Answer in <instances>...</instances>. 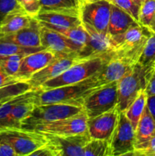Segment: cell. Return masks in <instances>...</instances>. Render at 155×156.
<instances>
[{"label": "cell", "mask_w": 155, "mask_h": 156, "mask_svg": "<svg viewBox=\"0 0 155 156\" xmlns=\"http://www.w3.org/2000/svg\"><path fill=\"white\" fill-rule=\"evenodd\" d=\"M147 29L150 30L151 33H155V15L153 18V19L150 21V24L147 26Z\"/></svg>", "instance_id": "ab89813d"}, {"label": "cell", "mask_w": 155, "mask_h": 156, "mask_svg": "<svg viewBox=\"0 0 155 156\" xmlns=\"http://www.w3.org/2000/svg\"><path fill=\"white\" fill-rule=\"evenodd\" d=\"M134 66L123 59L111 56L103 68L97 73V77L102 85L117 82Z\"/></svg>", "instance_id": "e0dca14e"}, {"label": "cell", "mask_w": 155, "mask_h": 156, "mask_svg": "<svg viewBox=\"0 0 155 156\" xmlns=\"http://www.w3.org/2000/svg\"><path fill=\"white\" fill-rule=\"evenodd\" d=\"M110 4L119 8L131 15L135 21L138 22L140 6L137 5L133 0H106ZM139 23V22H138Z\"/></svg>", "instance_id": "1f68e13d"}, {"label": "cell", "mask_w": 155, "mask_h": 156, "mask_svg": "<svg viewBox=\"0 0 155 156\" xmlns=\"http://www.w3.org/2000/svg\"><path fill=\"white\" fill-rule=\"evenodd\" d=\"M27 55L14 54L0 59V66L5 69V71L10 76H15L18 71L21 64V61L24 56Z\"/></svg>", "instance_id": "4dcf8cb0"}, {"label": "cell", "mask_w": 155, "mask_h": 156, "mask_svg": "<svg viewBox=\"0 0 155 156\" xmlns=\"http://www.w3.org/2000/svg\"><path fill=\"white\" fill-rule=\"evenodd\" d=\"M83 156H108V140L91 139L84 147Z\"/></svg>", "instance_id": "4316f807"}, {"label": "cell", "mask_w": 155, "mask_h": 156, "mask_svg": "<svg viewBox=\"0 0 155 156\" xmlns=\"http://www.w3.org/2000/svg\"><path fill=\"white\" fill-rule=\"evenodd\" d=\"M155 15V0H144L140 6L138 22L147 27Z\"/></svg>", "instance_id": "f1b7e54d"}, {"label": "cell", "mask_w": 155, "mask_h": 156, "mask_svg": "<svg viewBox=\"0 0 155 156\" xmlns=\"http://www.w3.org/2000/svg\"><path fill=\"white\" fill-rule=\"evenodd\" d=\"M40 29V23L33 17L30 24L27 27L21 29L12 34L0 37V41L12 43L25 47H42Z\"/></svg>", "instance_id": "9a60e30c"}, {"label": "cell", "mask_w": 155, "mask_h": 156, "mask_svg": "<svg viewBox=\"0 0 155 156\" xmlns=\"http://www.w3.org/2000/svg\"><path fill=\"white\" fill-rule=\"evenodd\" d=\"M155 133V120L147 105L135 129V150L144 147Z\"/></svg>", "instance_id": "d6986e66"}, {"label": "cell", "mask_w": 155, "mask_h": 156, "mask_svg": "<svg viewBox=\"0 0 155 156\" xmlns=\"http://www.w3.org/2000/svg\"><path fill=\"white\" fill-rule=\"evenodd\" d=\"M82 111H84L82 107L65 104L36 105L30 114L22 120L21 128L27 130H33L41 125L74 116Z\"/></svg>", "instance_id": "277c9868"}, {"label": "cell", "mask_w": 155, "mask_h": 156, "mask_svg": "<svg viewBox=\"0 0 155 156\" xmlns=\"http://www.w3.org/2000/svg\"><path fill=\"white\" fill-rule=\"evenodd\" d=\"M145 91L147 96L155 95V71L150 77L148 83L145 88Z\"/></svg>", "instance_id": "74e56055"}, {"label": "cell", "mask_w": 155, "mask_h": 156, "mask_svg": "<svg viewBox=\"0 0 155 156\" xmlns=\"http://www.w3.org/2000/svg\"><path fill=\"white\" fill-rule=\"evenodd\" d=\"M33 17L27 14L10 17L0 24V37L12 34L21 29L27 27Z\"/></svg>", "instance_id": "7402d4cb"}, {"label": "cell", "mask_w": 155, "mask_h": 156, "mask_svg": "<svg viewBox=\"0 0 155 156\" xmlns=\"http://www.w3.org/2000/svg\"><path fill=\"white\" fill-rule=\"evenodd\" d=\"M40 40L41 46L45 50H50L56 56L60 57H79V53L84 47L62 34L42 25L40 29Z\"/></svg>", "instance_id": "ba28073f"}, {"label": "cell", "mask_w": 155, "mask_h": 156, "mask_svg": "<svg viewBox=\"0 0 155 156\" xmlns=\"http://www.w3.org/2000/svg\"><path fill=\"white\" fill-rule=\"evenodd\" d=\"M141 25L129 14L111 4L110 17L108 25L109 37L123 33L130 27Z\"/></svg>", "instance_id": "ac0fdd59"}, {"label": "cell", "mask_w": 155, "mask_h": 156, "mask_svg": "<svg viewBox=\"0 0 155 156\" xmlns=\"http://www.w3.org/2000/svg\"><path fill=\"white\" fill-rule=\"evenodd\" d=\"M155 66H142L137 63L132 70L117 81L118 102L116 108L124 112L135 101L142 89H145L154 72Z\"/></svg>", "instance_id": "7a4b0ae2"}, {"label": "cell", "mask_w": 155, "mask_h": 156, "mask_svg": "<svg viewBox=\"0 0 155 156\" xmlns=\"http://www.w3.org/2000/svg\"><path fill=\"white\" fill-rule=\"evenodd\" d=\"M18 82H21V81L18 80L15 76L8 74L5 71L4 69L0 66V88H2V87L7 86V85H12V84L16 83Z\"/></svg>", "instance_id": "d590c367"}, {"label": "cell", "mask_w": 155, "mask_h": 156, "mask_svg": "<svg viewBox=\"0 0 155 156\" xmlns=\"http://www.w3.org/2000/svg\"><path fill=\"white\" fill-rule=\"evenodd\" d=\"M31 156H59L57 150L50 143H46L30 154Z\"/></svg>", "instance_id": "e575fe53"}, {"label": "cell", "mask_w": 155, "mask_h": 156, "mask_svg": "<svg viewBox=\"0 0 155 156\" xmlns=\"http://www.w3.org/2000/svg\"><path fill=\"white\" fill-rule=\"evenodd\" d=\"M77 1L79 2V4H80V5L82 6V5H84V3L85 0H77Z\"/></svg>", "instance_id": "b9f144b4"}, {"label": "cell", "mask_w": 155, "mask_h": 156, "mask_svg": "<svg viewBox=\"0 0 155 156\" xmlns=\"http://www.w3.org/2000/svg\"><path fill=\"white\" fill-rule=\"evenodd\" d=\"M108 60V58L98 56L79 61L57 77L46 82L40 88L43 90H48L81 82L98 73Z\"/></svg>", "instance_id": "3957f363"}, {"label": "cell", "mask_w": 155, "mask_h": 156, "mask_svg": "<svg viewBox=\"0 0 155 156\" xmlns=\"http://www.w3.org/2000/svg\"><path fill=\"white\" fill-rule=\"evenodd\" d=\"M138 63L142 66H155V33L147 39Z\"/></svg>", "instance_id": "83f0119b"}, {"label": "cell", "mask_w": 155, "mask_h": 156, "mask_svg": "<svg viewBox=\"0 0 155 156\" xmlns=\"http://www.w3.org/2000/svg\"><path fill=\"white\" fill-rule=\"evenodd\" d=\"M0 140L10 144L18 156L30 155L32 152L47 143L39 131L24 129H8L0 131Z\"/></svg>", "instance_id": "8992f818"}, {"label": "cell", "mask_w": 155, "mask_h": 156, "mask_svg": "<svg viewBox=\"0 0 155 156\" xmlns=\"http://www.w3.org/2000/svg\"><path fill=\"white\" fill-rule=\"evenodd\" d=\"M147 107L153 118L155 120V95L147 96Z\"/></svg>", "instance_id": "f35d334b"}, {"label": "cell", "mask_w": 155, "mask_h": 156, "mask_svg": "<svg viewBox=\"0 0 155 156\" xmlns=\"http://www.w3.org/2000/svg\"><path fill=\"white\" fill-rule=\"evenodd\" d=\"M95 1H97V0H85L84 3L85 2H95Z\"/></svg>", "instance_id": "7bdbcfd3"}, {"label": "cell", "mask_w": 155, "mask_h": 156, "mask_svg": "<svg viewBox=\"0 0 155 156\" xmlns=\"http://www.w3.org/2000/svg\"><path fill=\"white\" fill-rule=\"evenodd\" d=\"M134 2H135V3H136L137 5H138L139 6H141V0H133Z\"/></svg>", "instance_id": "60d3db41"}, {"label": "cell", "mask_w": 155, "mask_h": 156, "mask_svg": "<svg viewBox=\"0 0 155 156\" xmlns=\"http://www.w3.org/2000/svg\"><path fill=\"white\" fill-rule=\"evenodd\" d=\"M40 132L57 150L59 156H83V149L91 140L88 132L74 135H56L49 133Z\"/></svg>", "instance_id": "30bf717a"}, {"label": "cell", "mask_w": 155, "mask_h": 156, "mask_svg": "<svg viewBox=\"0 0 155 156\" xmlns=\"http://www.w3.org/2000/svg\"><path fill=\"white\" fill-rule=\"evenodd\" d=\"M22 14L27 13L18 0H0V24L10 17Z\"/></svg>", "instance_id": "484cf974"}, {"label": "cell", "mask_w": 155, "mask_h": 156, "mask_svg": "<svg viewBox=\"0 0 155 156\" xmlns=\"http://www.w3.org/2000/svg\"><path fill=\"white\" fill-rule=\"evenodd\" d=\"M111 4L106 0L85 2L81 7V22L95 29L104 36H108V25L110 17Z\"/></svg>", "instance_id": "9c48e42d"}, {"label": "cell", "mask_w": 155, "mask_h": 156, "mask_svg": "<svg viewBox=\"0 0 155 156\" xmlns=\"http://www.w3.org/2000/svg\"><path fill=\"white\" fill-rule=\"evenodd\" d=\"M151 34L147 27L138 25L130 27L123 33L109 37L113 50H115L126 47H135L138 44L146 42Z\"/></svg>", "instance_id": "2e32d148"}, {"label": "cell", "mask_w": 155, "mask_h": 156, "mask_svg": "<svg viewBox=\"0 0 155 156\" xmlns=\"http://www.w3.org/2000/svg\"><path fill=\"white\" fill-rule=\"evenodd\" d=\"M40 23L42 26L52 29L56 32H59L64 36L70 38L82 46H84L88 42V34L85 30L83 24H81L76 27H63L53 25V24H49L46 22H42V21H40Z\"/></svg>", "instance_id": "603a6c76"}, {"label": "cell", "mask_w": 155, "mask_h": 156, "mask_svg": "<svg viewBox=\"0 0 155 156\" xmlns=\"http://www.w3.org/2000/svg\"><path fill=\"white\" fill-rule=\"evenodd\" d=\"M88 117L84 111L74 116L41 125L33 130L42 131L56 135H74L88 131Z\"/></svg>", "instance_id": "8fae6325"}, {"label": "cell", "mask_w": 155, "mask_h": 156, "mask_svg": "<svg viewBox=\"0 0 155 156\" xmlns=\"http://www.w3.org/2000/svg\"><path fill=\"white\" fill-rule=\"evenodd\" d=\"M147 94L145 89H142L138 94L135 101L128 108V109L124 111L125 114L131 122L135 130L136 129L138 122L147 105Z\"/></svg>", "instance_id": "cb8c5ba5"}, {"label": "cell", "mask_w": 155, "mask_h": 156, "mask_svg": "<svg viewBox=\"0 0 155 156\" xmlns=\"http://www.w3.org/2000/svg\"><path fill=\"white\" fill-rule=\"evenodd\" d=\"M40 11L68 14L80 17L81 7L77 0H40Z\"/></svg>", "instance_id": "44dd1931"}, {"label": "cell", "mask_w": 155, "mask_h": 156, "mask_svg": "<svg viewBox=\"0 0 155 156\" xmlns=\"http://www.w3.org/2000/svg\"><path fill=\"white\" fill-rule=\"evenodd\" d=\"M83 60L76 56H56L47 66L33 75L27 81L33 88H40L43 84L62 74L71 66Z\"/></svg>", "instance_id": "7c38bea8"}, {"label": "cell", "mask_w": 155, "mask_h": 156, "mask_svg": "<svg viewBox=\"0 0 155 156\" xmlns=\"http://www.w3.org/2000/svg\"><path fill=\"white\" fill-rule=\"evenodd\" d=\"M56 57V55L49 50L30 53L21 59L19 69L15 77L21 82H27L34 73L48 65Z\"/></svg>", "instance_id": "5bb4252c"}, {"label": "cell", "mask_w": 155, "mask_h": 156, "mask_svg": "<svg viewBox=\"0 0 155 156\" xmlns=\"http://www.w3.org/2000/svg\"><path fill=\"white\" fill-rule=\"evenodd\" d=\"M135 130L124 112H119L116 126L108 140V156L133 155Z\"/></svg>", "instance_id": "5b68a950"}, {"label": "cell", "mask_w": 155, "mask_h": 156, "mask_svg": "<svg viewBox=\"0 0 155 156\" xmlns=\"http://www.w3.org/2000/svg\"><path fill=\"white\" fill-rule=\"evenodd\" d=\"M42 50H45L44 47H25L12 43L0 41V59L14 54L29 55Z\"/></svg>", "instance_id": "d4e9b609"}, {"label": "cell", "mask_w": 155, "mask_h": 156, "mask_svg": "<svg viewBox=\"0 0 155 156\" xmlns=\"http://www.w3.org/2000/svg\"><path fill=\"white\" fill-rule=\"evenodd\" d=\"M26 13L31 17H35L40 11V0H18Z\"/></svg>", "instance_id": "d6a6232c"}, {"label": "cell", "mask_w": 155, "mask_h": 156, "mask_svg": "<svg viewBox=\"0 0 155 156\" xmlns=\"http://www.w3.org/2000/svg\"><path fill=\"white\" fill-rule=\"evenodd\" d=\"M0 156H18L12 146L7 142L0 140Z\"/></svg>", "instance_id": "8d00e7d4"}, {"label": "cell", "mask_w": 155, "mask_h": 156, "mask_svg": "<svg viewBox=\"0 0 155 156\" xmlns=\"http://www.w3.org/2000/svg\"><path fill=\"white\" fill-rule=\"evenodd\" d=\"M34 18L39 21L63 27H76L82 24L81 20L79 16L58 12L40 11Z\"/></svg>", "instance_id": "ffe728a7"}, {"label": "cell", "mask_w": 155, "mask_h": 156, "mask_svg": "<svg viewBox=\"0 0 155 156\" xmlns=\"http://www.w3.org/2000/svg\"><path fill=\"white\" fill-rule=\"evenodd\" d=\"M117 102V82H112L101 85L91 93L85 98L82 108L90 119L112 109L116 107Z\"/></svg>", "instance_id": "52a82bcc"}, {"label": "cell", "mask_w": 155, "mask_h": 156, "mask_svg": "<svg viewBox=\"0 0 155 156\" xmlns=\"http://www.w3.org/2000/svg\"><path fill=\"white\" fill-rule=\"evenodd\" d=\"M31 88H33L27 82H18L0 88V102L5 99L25 92Z\"/></svg>", "instance_id": "f546056e"}, {"label": "cell", "mask_w": 155, "mask_h": 156, "mask_svg": "<svg viewBox=\"0 0 155 156\" xmlns=\"http://www.w3.org/2000/svg\"><path fill=\"white\" fill-rule=\"evenodd\" d=\"M119 112L116 107L100 114L88 118V132L91 139L108 140L112 136L118 120Z\"/></svg>", "instance_id": "4fadbf2b"}, {"label": "cell", "mask_w": 155, "mask_h": 156, "mask_svg": "<svg viewBox=\"0 0 155 156\" xmlns=\"http://www.w3.org/2000/svg\"><path fill=\"white\" fill-rule=\"evenodd\" d=\"M141 2H143V1H144V0H141Z\"/></svg>", "instance_id": "ee69618b"}, {"label": "cell", "mask_w": 155, "mask_h": 156, "mask_svg": "<svg viewBox=\"0 0 155 156\" xmlns=\"http://www.w3.org/2000/svg\"><path fill=\"white\" fill-rule=\"evenodd\" d=\"M135 156H155V133L143 148L134 151Z\"/></svg>", "instance_id": "836d02e7"}, {"label": "cell", "mask_w": 155, "mask_h": 156, "mask_svg": "<svg viewBox=\"0 0 155 156\" xmlns=\"http://www.w3.org/2000/svg\"><path fill=\"white\" fill-rule=\"evenodd\" d=\"M102 85L97 73L80 82L48 90H41L37 94L36 105L47 104H65L77 107L83 106L85 98Z\"/></svg>", "instance_id": "6da1fadb"}, {"label": "cell", "mask_w": 155, "mask_h": 156, "mask_svg": "<svg viewBox=\"0 0 155 156\" xmlns=\"http://www.w3.org/2000/svg\"><path fill=\"white\" fill-rule=\"evenodd\" d=\"M154 71H155V68H154Z\"/></svg>", "instance_id": "f6af8a7d"}]
</instances>
